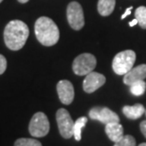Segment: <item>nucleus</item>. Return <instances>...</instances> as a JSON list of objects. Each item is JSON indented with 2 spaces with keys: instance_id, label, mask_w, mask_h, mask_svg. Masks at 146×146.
I'll list each match as a JSON object with an SVG mask.
<instances>
[{
  "instance_id": "1",
  "label": "nucleus",
  "mask_w": 146,
  "mask_h": 146,
  "mask_svg": "<svg viewBox=\"0 0 146 146\" xmlns=\"http://www.w3.org/2000/svg\"><path fill=\"white\" fill-rule=\"evenodd\" d=\"M30 31L28 25L20 20L9 22L4 30V41L11 50H19L25 46Z\"/></svg>"
},
{
  "instance_id": "2",
  "label": "nucleus",
  "mask_w": 146,
  "mask_h": 146,
  "mask_svg": "<svg viewBox=\"0 0 146 146\" xmlns=\"http://www.w3.org/2000/svg\"><path fill=\"white\" fill-rule=\"evenodd\" d=\"M34 31L37 40L43 46H51L59 41V29L53 20L48 17L42 16L38 18L34 26Z\"/></svg>"
},
{
  "instance_id": "3",
  "label": "nucleus",
  "mask_w": 146,
  "mask_h": 146,
  "mask_svg": "<svg viewBox=\"0 0 146 146\" xmlns=\"http://www.w3.org/2000/svg\"><path fill=\"white\" fill-rule=\"evenodd\" d=\"M135 61L136 53L133 50L127 49V50L119 52L113 59V70L118 75H125L133 68Z\"/></svg>"
},
{
  "instance_id": "4",
  "label": "nucleus",
  "mask_w": 146,
  "mask_h": 146,
  "mask_svg": "<svg viewBox=\"0 0 146 146\" xmlns=\"http://www.w3.org/2000/svg\"><path fill=\"white\" fill-rule=\"evenodd\" d=\"M97 60L94 55L90 53H83L77 56L73 61L72 69L76 75L84 76L89 74L96 68Z\"/></svg>"
},
{
  "instance_id": "5",
  "label": "nucleus",
  "mask_w": 146,
  "mask_h": 146,
  "mask_svg": "<svg viewBox=\"0 0 146 146\" xmlns=\"http://www.w3.org/2000/svg\"><path fill=\"white\" fill-rule=\"evenodd\" d=\"M31 135L35 138H42L49 132V121L45 113L37 112L33 115L29 125Z\"/></svg>"
},
{
  "instance_id": "6",
  "label": "nucleus",
  "mask_w": 146,
  "mask_h": 146,
  "mask_svg": "<svg viewBox=\"0 0 146 146\" xmlns=\"http://www.w3.org/2000/svg\"><path fill=\"white\" fill-rule=\"evenodd\" d=\"M66 17L69 26L75 31H80L84 26V16L82 6L78 2L69 3L66 9Z\"/></svg>"
},
{
  "instance_id": "7",
  "label": "nucleus",
  "mask_w": 146,
  "mask_h": 146,
  "mask_svg": "<svg viewBox=\"0 0 146 146\" xmlns=\"http://www.w3.org/2000/svg\"><path fill=\"white\" fill-rule=\"evenodd\" d=\"M56 121L61 136L65 139L72 138L74 121L68 111L65 108H60L56 113Z\"/></svg>"
},
{
  "instance_id": "8",
  "label": "nucleus",
  "mask_w": 146,
  "mask_h": 146,
  "mask_svg": "<svg viewBox=\"0 0 146 146\" xmlns=\"http://www.w3.org/2000/svg\"><path fill=\"white\" fill-rule=\"evenodd\" d=\"M89 118L94 121H99L104 124L111 122H119V118L115 112L107 107L96 106L89 111Z\"/></svg>"
},
{
  "instance_id": "9",
  "label": "nucleus",
  "mask_w": 146,
  "mask_h": 146,
  "mask_svg": "<svg viewBox=\"0 0 146 146\" xmlns=\"http://www.w3.org/2000/svg\"><path fill=\"white\" fill-rule=\"evenodd\" d=\"M106 83V77L101 73L92 71L86 76L83 83V88L84 92L93 93L103 86Z\"/></svg>"
},
{
  "instance_id": "10",
  "label": "nucleus",
  "mask_w": 146,
  "mask_h": 146,
  "mask_svg": "<svg viewBox=\"0 0 146 146\" xmlns=\"http://www.w3.org/2000/svg\"><path fill=\"white\" fill-rule=\"evenodd\" d=\"M57 93L61 103L70 104L74 100V87L68 80H62L57 84Z\"/></svg>"
},
{
  "instance_id": "11",
  "label": "nucleus",
  "mask_w": 146,
  "mask_h": 146,
  "mask_svg": "<svg viewBox=\"0 0 146 146\" xmlns=\"http://www.w3.org/2000/svg\"><path fill=\"white\" fill-rule=\"evenodd\" d=\"M146 79V65H139L136 68H132L123 77V83L127 86L135 83L137 81H144Z\"/></svg>"
},
{
  "instance_id": "12",
  "label": "nucleus",
  "mask_w": 146,
  "mask_h": 146,
  "mask_svg": "<svg viewBox=\"0 0 146 146\" xmlns=\"http://www.w3.org/2000/svg\"><path fill=\"white\" fill-rule=\"evenodd\" d=\"M106 134L113 142L118 141L123 137V127L119 122H111L106 124Z\"/></svg>"
},
{
  "instance_id": "13",
  "label": "nucleus",
  "mask_w": 146,
  "mask_h": 146,
  "mask_svg": "<svg viewBox=\"0 0 146 146\" xmlns=\"http://www.w3.org/2000/svg\"><path fill=\"white\" fill-rule=\"evenodd\" d=\"M122 113L126 118L130 119H138L145 113L144 106L141 104H137L135 106H125L122 108Z\"/></svg>"
},
{
  "instance_id": "14",
  "label": "nucleus",
  "mask_w": 146,
  "mask_h": 146,
  "mask_svg": "<svg viewBox=\"0 0 146 146\" xmlns=\"http://www.w3.org/2000/svg\"><path fill=\"white\" fill-rule=\"evenodd\" d=\"M116 0H99L98 1V11L101 15L108 16L113 13L115 9Z\"/></svg>"
},
{
  "instance_id": "15",
  "label": "nucleus",
  "mask_w": 146,
  "mask_h": 146,
  "mask_svg": "<svg viewBox=\"0 0 146 146\" xmlns=\"http://www.w3.org/2000/svg\"><path fill=\"white\" fill-rule=\"evenodd\" d=\"M87 122L86 117H81L77 121H74V126H73V137L77 141H80L82 139V130L84 129Z\"/></svg>"
},
{
  "instance_id": "16",
  "label": "nucleus",
  "mask_w": 146,
  "mask_h": 146,
  "mask_svg": "<svg viewBox=\"0 0 146 146\" xmlns=\"http://www.w3.org/2000/svg\"><path fill=\"white\" fill-rule=\"evenodd\" d=\"M130 92L134 96H141L146 90V83L144 81H137L130 84Z\"/></svg>"
},
{
  "instance_id": "17",
  "label": "nucleus",
  "mask_w": 146,
  "mask_h": 146,
  "mask_svg": "<svg viewBox=\"0 0 146 146\" xmlns=\"http://www.w3.org/2000/svg\"><path fill=\"white\" fill-rule=\"evenodd\" d=\"M135 16L141 28L146 29V7L144 6L139 7L135 11Z\"/></svg>"
},
{
  "instance_id": "18",
  "label": "nucleus",
  "mask_w": 146,
  "mask_h": 146,
  "mask_svg": "<svg viewBox=\"0 0 146 146\" xmlns=\"http://www.w3.org/2000/svg\"><path fill=\"white\" fill-rule=\"evenodd\" d=\"M114 146H136V139L133 136L125 135L118 141L114 142Z\"/></svg>"
},
{
  "instance_id": "19",
  "label": "nucleus",
  "mask_w": 146,
  "mask_h": 146,
  "mask_svg": "<svg viewBox=\"0 0 146 146\" xmlns=\"http://www.w3.org/2000/svg\"><path fill=\"white\" fill-rule=\"evenodd\" d=\"M14 146H42L41 142L35 139H19L14 143Z\"/></svg>"
},
{
  "instance_id": "20",
  "label": "nucleus",
  "mask_w": 146,
  "mask_h": 146,
  "mask_svg": "<svg viewBox=\"0 0 146 146\" xmlns=\"http://www.w3.org/2000/svg\"><path fill=\"white\" fill-rule=\"evenodd\" d=\"M6 68H7V60L2 54H0V75L5 72Z\"/></svg>"
},
{
  "instance_id": "21",
  "label": "nucleus",
  "mask_w": 146,
  "mask_h": 146,
  "mask_svg": "<svg viewBox=\"0 0 146 146\" xmlns=\"http://www.w3.org/2000/svg\"><path fill=\"white\" fill-rule=\"evenodd\" d=\"M139 128H141L142 135L146 138V121H143L141 122V124H139Z\"/></svg>"
},
{
  "instance_id": "22",
  "label": "nucleus",
  "mask_w": 146,
  "mask_h": 146,
  "mask_svg": "<svg viewBox=\"0 0 146 146\" xmlns=\"http://www.w3.org/2000/svg\"><path fill=\"white\" fill-rule=\"evenodd\" d=\"M132 9H133V7H131V6H130L129 8H127L126 11H125V13L121 15V19H124L126 16H128L129 14H131V11H132Z\"/></svg>"
},
{
  "instance_id": "23",
  "label": "nucleus",
  "mask_w": 146,
  "mask_h": 146,
  "mask_svg": "<svg viewBox=\"0 0 146 146\" xmlns=\"http://www.w3.org/2000/svg\"><path fill=\"white\" fill-rule=\"evenodd\" d=\"M137 24H138V20H137L136 18L134 19V20H132L131 22H129V26H130V27H134V26L137 25Z\"/></svg>"
},
{
  "instance_id": "24",
  "label": "nucleus",
  "mask_w": 146,
  "mask_h": 146,
  "mask_svg": "<svg viewBox=\"0 0 146 146\" xmlns=\"http://www.w3.org/2000/svg\"><path fill=\"white\" fill-rule=\"evenodd\" d=\"M29 0H18V2L22 3V4H24V3H27Z\"/></svg>"
},
{
  "instance_id": "25",
  "label": "nucleus",
  "mask_w": 146,
  "mask_h": 146,
  "mask_svg": "<svg viewBox=\"0 0 146 146\" xmlns=\"http://www.w3.org/2000/svg\"><path fill=\"white\" fill-rule=\"evenodd\" d=\"M139 146H146V142H143V143H141Z\"/></svg>"
},
{
  "instance_id": "26",
  "label": "nucleus",
  "mask_w": 146,
  "mask_h": 146,
  "mask_svg": "<svg viewBox=\"0 0 146 146\" xmlns=\"http://www.w3.org/2000/svg\"><path fill=\"white\" fill-rule=\"evenodd\" d=\"M2 1H3V0H0V3H1V2H2Z\"/></svg>"
},
{
  "instance_id": "27",
  "label": "nucleus",
  "mask_w": 146,
  "mask_h": 146,
  "mask_svg": "<svg viewBox=\"0 0 146 146\" xmlns=\"http://www.w3.org/2000/svg\"><path fill=\"white\" fill-rule=\"evenodd\" d=\"M145 113H146V111H145Z\"/></svg>"
}]
</instances>
